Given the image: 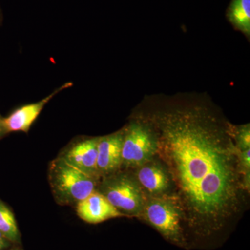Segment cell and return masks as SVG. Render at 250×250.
Here are the masks:
<instances>
[{
	"instance_id": "ba28073f",
	"label": "cell",
	"mask_w": 250,
	"mask_h": 250,
	"mask_svg": "<svg viewBox=\"0 0 250 250\" xmlns=\"http://www.w3.org/2000/svg\"><path fill=\"white\" fill-rule=\"evenodd\" d=\"M123 143V130L99 137L97 167L100 179L121 168Z\"/></svg>"
},
{
	"instance_id": "e0dca14e",
	"label": "cell",
	"mask_w": 250,
	"mask_h": 250,
	"mask_svg": "<svg viewBox=\"0 0 250 250\" xmlns=\"http://www.w3.org/2000/svg\"><path fill=\"white\" fill-rule=\"evenodd\" d=\"M9 250H23L22 249H21V248H18V247H13V248H11V249Z\"/></svg>"
},
{
	"instance_id": "7a4b0ae2",
	"label": "cell",
	"mask_w": 250,
	"mask_h": 250,
	"mask_svg": "<svg viewBox=\"0 0 250 250\" xmlns=\"http://www.w3.org/2000/svg\"><path fill=\"white\" fill-rule=\"evenodd\" d=\"M51 190L59 205H76L96 190L100 181L57 156L49 166Z\"/></svg>"
},
{
	"instance_id": "277c9868",
	"label": "cell",
	"mask_w": 250,
	"mask_h": 250,
	"mask_svg": "<svg viewBox=\"0 0 250 250\" xmlns=\"http://www.w3.org/2000/svg\"><path fill=\"white\" fill-rule=\"evenodd\" d=\"M97 190L125 216L140 217L147 195L134 174L118 171L100 179Z\"/></svg>"
},
{
	"instance_id": "3957f363",
	"label": "cell",
	"mask_w": 250,
	"mask_h": 250,
	"mask_svg": "<svg viewBox=\"0 0 250 250\" xmlns=\"http://www.w3.org/2000/svg\"><path fill=\"white\" fill-rule=\"evenodd\" d=\"M167 241L183 247L187 245L185 223L182 208L172 194L147 195L141 216Z\"/></svg>"
},
{
	"instance_id": "9c48e42d",
	"label": "cell",
	"mask_w": 250,
	"mask_h": 250,
	"mask_svg": "<svg viewBox=\"0 0 250 250\" xmlns=\"http://www.w3.org/2000/svg\"><path fill=\"white\" fill-rule=\"evenodd\" d=\"M134 176L143 190H146L149 195L159 196L171 194L172 184L170 176L159 161L153 159L137 167Z\"/></svg>"
},
{
	"instance_id": "9a60e30c",
	"label": "cell",
	"mask_w": 250,
	"mask_h": 250,
	"mask_svg": "<svg viewBox=\"0 0 250 250\" xmlns=\"http://www.w3.org/2000/svg\"><path fill=\"white\" fill-rule=\"evenodd\" d=\"M14 246V243H11L0 232V250H9Z\"/></svg>"
},
{
	"instance_id": "8fae6325",
	"label": "cell",
	"mask_w": 250,
	"mask_h": 250,
	"mask_svg": "<svg viewBox=\"0 0 250 250\" xmlns=\"http://www.w3.org/2000/svg\"><path fill=\"white\" fill-rule=\"evenodd\" d=\"M230 22L247 35L250 34V0H232L229 9Z\"/></svg>"
},
{
	"instance_id": "30bf717a",
	"label": "cell",
	"mask_w": 250,
	"mask_h": 250,
	"mask_svg": "<svg viewBox=\"0 0 250 250\" xmlns=\"http://www.w3.org/2000/svg\"><path fill=\"white\" fill-rule=\"evenodd\" d=\"M76 210L79 218L89 224L101 223L110 219L125 216L97 190L77 203Z\"/></svg>"
},
{
	"instance_id": "2e32d148",
	"label": "cell",
	"mask_w": 250,
	"mask_h": 250,
	"mask_svg": "<svg viewBox=\"0 0 250 250\" xmlns=\"http://www.w3.org/2000/svg\"><path fill=\"white\" fill-rule=\"evenodd\" d=\"M2 118L0 117V138L1 136H4V134H6V131H5L4 126H3L2 121H1Z\"/></svg>"
},
{
	"instance_id": "4fadbf2b",
	"label": "cell",
	"mask_w": 250,
	"mask_h": 250,
	"mask_svg": "<svg viewBox=\"0 0 250 250\" xmlns=\"http://www.w3.org/2000/svg\"><path fill=\"white\" fill-rule=\"evenodd\" d=\"M235 136L236 147L239 151H244L250 147V124L243 125L238 128Z\"/></svg>"
},
{
	"instance_id": "5bb4252c",
	"label": "cell",
	"mask_w": 250,
	"mask_h": 250,
	"mask_svg": "<svg viewBox=\"0 0 250 250\" xmlns=\"http://www.w3.org/2000/svg\"><path fill=\"white\" fill-rule=\"evenodd\" d=\"M250 149L244 151H239L238 159L242 172H250Z\"/></svg>"
},
{
	"instance_id": "8992f818",
	"label": "cell",
	"mask_w": 250,
	"mask_h": 250,
	"mask_svg": "<svg viewBox=\"0 0 250 250\" xmlns=\"http://www.w3.org/2000/svg\"><path fill=\"white\" fill-rule=\"evenodd\" d=\"M98 139L99 137L75 139L58 156L70 166L100 181L97 167Z\"/></svg>"
},
{
	"instance_id": "7c38bea8",
	"label": "cell",
	"mask_w": 250,
	"mask_h": 250,
	"mask_svg": "<svg viewBox=\"0 0 250 250\" xmlns=\"http://www.w3.org/2000/svg\"><path fill=\"white\" fill-rule=\"evenodd\" d=\"M0 232L16 246L21 244V235L13 212L0 200Z\"/></svg>"
},
{
	"instance_id": "5b68a950",
	"label": "cell",
	"mask_w": 250,
	"mask_h": 250,
	"mask_svg": "<svg viewBox=\"0 0 250 250\" xmlns=\"http://www.w3.org/2000/svg\"><path fill=\"white\" fill-rule=\"evenodd\" d=\"M157 139L147 122L135 121L123 130L122 167L137 168L157 154Z\"/></svg>"
},
{
	"instance_id": "ac0fdd59",
	"label": "cell",
	"mask_w": 250,
	"mask_h": 250,
	"mask_svg": "<svg viewBox=\"0 0 250 250\" xmlns=\"http://www.w3.org/2000/svg\"><path fill=\"white\" fill-rule=\"evenodd\" d=\"M2 22V13H1V7H0V24Z\"/></svg>"
},
{
	"instance_id": "6da1fadb",
	"label": "cell",
	"mask_w": 250,
	"mask_h": 250,
	"mask_svg": "<svg viewBox=\"0 0 250 250\" xmlns=\"http://www.w3.org/2000/svg\"><path fill=\"white\" fill-rule=\"evenodd\" d=\"M147 123L186 228L202 238L220 232L241 213L246 189L232 135L202 110L157 112Z\"/></svg>"
},
{
	"instance_id": "52a82bcc",
	"label": "cell",
	"mask_w": 250,
	"mask_h": 250,
	"mask_svg": "<svg viewBox=\"0 0 250 250\" xmlns=\"http://www.w3.org/2000/svg\"><path fill=\"white\" fill-rule=\"evenodd\" d=\"M72 85V82H67L41 101L20 106L14 110L9 116L2 118L1 121L6 134L17 131L28 133L31 125L36 121L45 105L56 95L62 92V90L70 88Z\"/></svg>"
}]
</instances>
